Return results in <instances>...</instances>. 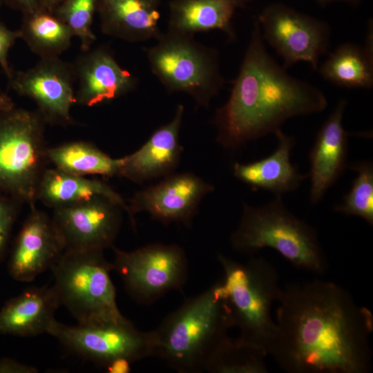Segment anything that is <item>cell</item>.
<instances>
[{
  "mask_svg": "<svg viewBox=\"0 0 373 373\" xmlns=\"http://www.w3.org/2000/svg\"><path fill=\"white\" fill-rule=\"evenodd\" d=\"M131 363L127 360L121 359L111 363L106 367L111 373H127L131 371Z\"/></svg>",
  "mask_w": 373,
  "mask_h": 373,
  "instance_id": "obj_33",
  "label": "cell"
},
{
  "mask_svg": "<svg viewBox=\"0 0 373 373\" xmlns=\"http://www.w3.org/2000/svg\"><path fill=\"white\" fill-rule=\"evenodd\" d=\"M60 305L54 285L27 289L1 309L0 334L34 336L47 333Z\"/></svg>",
  "mask_w": 373,
  "mask_h": 373,
  "instance_id": "obj_21",
  "label": "cell"
},
{
  "mask_svg": "<svg viewBox=\"0 0 373 373\" xmlns=\"http://www.w3.org/2000/svg\"><path fill=\"white\" fill-rule=\"evenodd\" d=\"M160 0H97L102 32L128 42L157 39Z\"/></svg>",
  "mask_w": 373,
  "mask_h": 373,
  "instance_id": "obj_20",
  "label": "cell"
},
{
  "mask_svg": "<svg viewBox=\"0 0 373 373\" xmlns=\"http://www.w3.org/2000/svg\"><path fill=\"white\" fill-rule=\"evenodd\" d=\"M18 201L0 196V265L4 258L12 229L17 215Z\"/></svg>",
  "mask_w": 373,
  "mask_h": 373,
  "instance_id": "obj_30",
  "label": "cell"
},
{
  "mask_svg": "<svg viewBox=\"0 0 373 373\" xmlns=\"http://www.w3.org/2000/svg\"><path fill=\"white\" fill-rule=\"evenodd\" d=\"M347 101L341 98L318 131L309 153V202L316 204L344 174L347 166L350 133L343 124Z\"/></svg>",
  "mask_w": 373,
  "mask_h": 373,
  "instance_id": "obj_16",
  "label": "cell"
},
{
  "mask_svg": "<svg viewBox=\"0 0 373 373\" xmlns=\"http://www.w3.org/2000/svg\"><path fill=\"white\" fill-rule=\"evenodd\" d=\"M184 107L178 104L172 119L157 128L140 149L122 158L120 177L136 183L172 173L180 162V142Z\"/></svg>",
  "mask_w": 373,
  "mask_h": 373,
  "instance_id": "obj_18",
  "label": "cell"
},
{
  "mask_svg": "<svg viewBox=\"0 0 373 373\" xmlns=\"http://www.w3.org/2000/svg\"><path fill=\"white\" fill-rule=\"evenodd\" d=\"M15 106L11 98L4 93H0V108L9 109Z\"/></svg>",
  "mask_w": 373,
  "mask_h": 373,
  "instance_id": "obj_36",
  "label": "cell"
},
{
  "mask_svg": "<svg viewBox=\"0 0 373 373\" xmlns=\"http://www.w3.org/2000/svg\"><path fill=\"white\" fill-rule=\"evenodd\" d=\"M321 5H326L334 1H343L352 6H358L361 0H316Z\"/></svg>",
  "mask_w": 373,
  "mask_h": 373,
  "instance_id": "obj_37",
  "label": "cell"
},
{
  "mask_svg": "<svg viewBox=\"0 0 373 373\" xmlns=\"http://www.w3.org/2000/svg\"><path fill=\"white\" fill-rule=\"evenodd\" d=\"M252 0H171L167 30L194 36L213 30L222 31L229 41L236 40L232 24L238 8Z\"/></svg>",
  "mask_w": 373,
  "mask_h": 373,
  "instance_id": "obj_22",
  "label": "cell"
},
{
  "mask_svg": "<svg viewBox=\"0 0 373 373\" xmlns=\"http://www.w3.org/2000/svg\"><path fill=\"white\" fill-rule=\"evenodd\" d=\"M47 334L73 352L105 367L117 360L133 363L154 356L153 332L140 331L127 319L75 326L55 319Z\"/></svg>",
  "mask_w": 373,
  "mask_h": 373,
  "instance_id": "obj_10",
  "label": "cell"
},
{
  "mask_svg": "<svg viewBox=\"0 0 373 373\" xmlns=\"http://www.w3.org/2000/svg\"><path fill=\"white\" fill-rule=\"evenodd\" d=\"M218 260L224 274L220 291L239 338L269 354L277 330L271 306L282 289L276 269L262 257L241 263L219 254Z\"/></svg>",
  "mask_w": 373,
  "mask_h": 373,
  "instance_id": "obj_5",
  "label": "cell"
},
{
  "mask_svg": "<svg viewBox=\"0 0 373 373\" xmlns=\"http://www.w3.org/2000/svg\"><path fill=\"white\" fill-rule=\"evenodd\" d=\"M267 354L239 337L222 339L207 359L204 372L210 373H267Z\"/></svg>",
  "mask_w": 373,
  "mask_h": 373,
  "instance_id": "obj_27",
  "label": "cell"
},
{
  "mask_svg": "<svg viewBox=\"0 0 373 373\" xmlns=\"http://www.w3.org/2000/svg\"><path fill=\"white\" fill-rule=\"evenodd\" d=\"M19 38H21L19 30H10L0 21V66L8 80L14 73L9 65L8 52Z\"/></svg>",
  "mask_w": 373,
  "mask_h": 373,
  "instance_id": "obj_31",
  "label": "cell"
},
{
  "mask_svg": "<svg viewBox=\"0 0 373 373\" xmlns=\"http://www.w3.org/2000/svg\"><path fill=\"white\" fill-rule=\"evenodd\" d=\"M274 135L278 144L272 153L247 164L236 162L232 170L233 175L252 190L261 189L282 196L296 190L308 176L301 174L290 161L295 137L286 135L281 128Z\"/></svg>",
  "mask_w": 373,
  "mask_h": 373,
  "instance_id": "obj_19",
  "label": "cell"
},
{
  "mask_svg": "<svg viewBox=\"0 0 373 373\" xmlns=\"http://www.w3.org/2000/svg\"><path fill=\"white\" fill-rule=\"evenodd\" d=\"M19 30L21 38L40 58L59 57L70 47L74 37L53 12L39 8L33 12L25 13Z\"/></svg>",
  "mask_w": 373,
  "mask_h": 373,
  "instance_id": "obj_26",
  "label": "cell"
},
{
  "mask_svg": "<svg viewBox=\"0 0 373 373\" xmlns=\"http://www.w3.org/2000/svg\"><path fill=\"white\" fill-rule=\"evenodd\" d=\"M97 0H64L53 10V14L61 19L77 37L83 51L90 49L96 40L92 30Z\"/></svg>",
  "mask_w": 373,
  "mask_h": 373,
  "instance_id": "obj_29",
  "label": "cell"
},
{
  "mask_svg": "<svg viewBox=\"0 0 373 373\" xmlns=\"http://www.w3.org/2000/svg\"><path fill=\"white\" fill-rule=\"evenodd\" d=\"M46 124L37 111L0 108V196L35 205L48 162Z\"/></svg>",
  "mask_w": 373,
  "mask_h": 373,
  "instance_id": "obj_7",
  "label": "cell"
},
{
  "mask_svg": "<svg viewBox=\"0 0 373 373\" xmlns=\"http://www.w3.org/2000/svg\"><path fill=\"white\" fill-rule=\"evenodd\" d=\"M350 170L356 172L350 191L333 209L348 216H357L373 225V164L360 161L352 164Z\"/></svg>",
  "mask_w": 373,
  "mask_h": 373,
  "instance_id": "obj_28",
  "label": "cell"
},
{
  "mask_svg": "<svg viewBox=\"0 0 373 373\" xmlns=\"http://www.w3.org/2000/svg\"><path fill=\"white\" fill-rule=\"evenodd\" d=\"M214 190V186L193 173H172L160 182L136 192L128 203L129 218L148 213L163 224L191 225L202 198Z\"/></svg>",
  "mask_w": 373,
  "mask_h": 373,
  "instance_id": "obj_14",
  "label": "cell"
},
{
  "mask_svg": "<svg viewBox=\"0 0 373 373\" xmlns=\"http://www.w3.org/2000/svg\"><path fill=\"white\" fill-rule=\"evenodd\" d=\"M97 196L108 198L129 214L128 203L108 184L55 168L44 169L37 191V200L52 209Z\"/></svg>",
  "mask_w": 373,
  "mask_h": 373,
  "instance_id": "obj_24",
  "label": "cell"
},
{
  "mask_svg": "<svg viewBox=\"0 0 373 373\" xmlns=\"http://www.w3.org/2000/svg\"><path fill=\"white\" fill-rule=\"evenodd\" d=\"M13 247L8 262L10 276L30 282L51 269L64 251L51 218L31 206Z\"/></svg>",
  "mask_w": 373,
  "mask_h": 373,
  "instance_id": "obj_17",
  "label": "cell"
},
{
  "mask_svg": "<svg viewBox=\"0 0 373 373\" xmlns=\"http://www.w3.org/2000/svg\"><path fill=\"white\" fill-rule=\"evenodd\" d=\"M12 3L22 10L25 13H30L37 10L39 7L37 0H10Z\"/></svg>",
  "mask_w": 373,
  "mask_h": 373,
  "instance_id": "obj_34",
  "label": "cell"
},
{
  "mask_svg": "<svg viewBox=\"0 0 373 373\" xmlns=\"http://www.w3.org/2000/svg\"><path fill=\"white\" fill-rule=\"evenodd\" d=\"M51 218L64 251L112 247L122 222L121 207L102 196L57 207Z\"/></svg>",
  "mask_w": 373,
  "mask_h": 373,
  "instance_id": "obj_12",
  "label": "cell"
},
{
  "mask_svg": "<svg viewBox=\"0 0 373 373\" xmlns=\"http://www.w3.org/2000/svg\"><path fill=\"white\" fill-rule=\"evenodd\" d=\"M230 242L236 251L247 254L273 249L298 269L316 274L328 267L316 230L292 213L280 195L261 206L244 202Z\"/></svg>",
  "mask_w": 373,
  "mask_h": 373,
  "instance_id": "obj_4",
  "label": "cell"
},
{
  "mask_svg": "<svg viewBox=\"0 0 373 373\" xmlns=\"http://www.w3.org/2000/svg\"><path fill=\"white\" fill-rule=\"evenodd\" d=\"M146 50L152 73L169 93H184L198 106L209 108L227 82L219 52L194 36L167 30Z\"/></svg>",
  "mask_w": 373,
  "mask_h": 373,
  "instance_id": "obj_6",
  "label": "cell"
},
{
  "mask_svg": "<svg viewBox=\"0 0 373 373\" xmlns=\"http://www.w3.org/2000/svg\"><path fill=\"white\" fill-rule=\"evenodd\" d=\"M266 41L283 59V68L299 61L317 70L321 57L328 54L331 30L318 19L282 3L266 6L256 19Z\"/></svg>",
  "mask_w": 373,
  "mask_h": 373,
  "instance_id": "obj_11",
  "label": "cell"
},
{
  "mask_svg": "<svg viewBox=\"0 0 373 373\" xmlns=\"http://www.w3.org/2000/svg\"><path fill=\"white\" fill-rule=\"evenodd\" d=\"M269 354L288 373H367L371 310L338 285L315 279L282 288Z\"/></svg>",
  "mask_w": 373,
  "mask_h": 373,
  "instance_id": "obj_1",
  "label": "cell"
},
{
  "mask_svg": "<svg viewBox=\"0 0 373 373\" xmlns=\"http://www.w3.org/2000/svg\"><path fill=\"white\" fill-rule=\"evenodd\" d=\"M112 248L113 270L140 303L149 305L170 291H182L186 283L187 258L177 245L154 243L131 251Z\"/></svg>",
  "mask_w": 373,
  "mask_h": 373,
  "instance_id": "obj_9",
  "label": "cell"
},
{
  "mask_svg": "<svg viewBox=\"0 0 373 373\" xmlns=\"http://www.w3.org/2000/svg\"><path fill=\"white\" fill-rule=\"evenodd\" d=\"M2 0H0V3L1 2Z\"/></svg>",
  "mask_w": 373,
  "mask_h": 373,
  "instance_id": "obj_38",
  "label": "cell"
},
{
  "mask_svg": "<svg viewBox=\"0 0 373 373\" xmlns=\"http://www.w3.org/2000/svg\"><path fill=\"white\" fill-rule=\"evenodd\" d=\"M72 64L75 77V104L91 107L133 91L137 78L123 68L113 52L102 46L89 49Z\"/></svg>",
  "mask_w": 373,
  "mask_h": 373,
  "instance_id": "obj_15",
  "label": "cell"
},
{
  "mask_svg": "<svg viewBox=\"0 0 373 373\" xmlns=\"http://www.w3.org/2000/svg\"><path fill=\"white\" fill-rule=\"evenodd\" d=\"M37 367L12 358H4L0 360V373H37Z\"/></svg>",
  "mask_w": 373,
  "mask_h": 373,
  "instance_id": "obj_32",
  "label": "cell"
},
{
  "mask_svg": "<svg viewBox=\"0 0 373 373\" xmlns=\"http://www.w3.org/2000/svg\"><path fill=\"white\" fill-rule=\"evenodd\" d=\"M64 0H39V7L43 10L52 12L55 8Z\"/></svg>",
  "mask_w": 373,
  "mask_h": 373,
  "instance_id": "obj_35",
  "label": "cell"
},
{
  "mask_svg": "<svg viewBox=\"0 0 373 373\" xmlns=\"http://www.w3.org/2000/svg\"><path fill=\"white\" fill-rule=\"evenodd\" d=\"M48 162L61 171L79 175H99L120 177L122 158H113L93 144L73 141L46 151Z\"/></svg>",
  "mask_w": 373,
  "mask_h": 373,
  "instance_id": "obj_25",
  "label": "cell"
},
{
  "mask_svg": "<svg viewBox=\"0 0 373 373\" xmlns=\"http://www.w3.org/2000/svg\"><path fill=\"white\" fill-rule=\"evenodd\" d=\"M51 269L61 303L79 325L126 319L117 307L113 266L104 251H64Z\"/></svg>",
  "mask_w": 373,
  "mask_h": 373,
  "instance_id": "obj_8",
  "label": "cell"
},
{
  "mask_svg": "<svg viewBox=\"0 0 373 373\" xmlns=\"http://www.w3.org/2000/svg\"><path fill=\"white\" fill-rule=\"evenodd\" d=\"M19 95L32 99L47 124L68 126L74 123L70 108L75 104L72 64L59 57L41 58L30 68L13 73L8 80Z\"/></svg>",
  "mask_w": 373,
  "mask_h": 373,
  "instance_id": "obj_13",
  "label": "cell"
},
{
  "mask_svg": "<svg viewBox=\"0 0 373 373\" xmlns=\"http://www.w3.org/2000/svg\"><path fill=\"white\" fill-rule=\"evenodd\" d=\"M233 322L218 281L191 297L152 331L154 356L180 373L204 372L218 343Z\"/></svg>",
  "mask_w": 373,
  "mask_h": 373,
  "instance_id": "obj_3",
  "label": "cell"
},
{
  "mask_svg": "<svg viewBox=\"0 0 373 373\" xmlns=\"http://www.w3.org/2000/svg\"><path fill=\"white\" fill-rule=\"evenodd\" d=\"M264 41L256 19L229 99L212 119L217 142L230 151L274 134L290 118L318 113L327 106L324 93L287 73Z\"/></svg>",
  "mask_w": 373,
  "mask_h": 373,
  "instance_id": "obj_2",
  "label": "cell"
},
{
  "mask_svg": "<svg viewBox=\"0 0 373 373\" xmlns=\"http://www.w3.org/2000/svg\"><path fill=\"white\" fill-rule=\"evenodd\" d=\"M369 21L363 46L347 42L328 53L318 71L326 81L345 88L373 87V26Z\"/></svg>",
  "mask_w": 373,
  "mask_h": 373,
  "instance_id": "obj_23",
  "label": "cell"
}]
</instances>
